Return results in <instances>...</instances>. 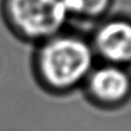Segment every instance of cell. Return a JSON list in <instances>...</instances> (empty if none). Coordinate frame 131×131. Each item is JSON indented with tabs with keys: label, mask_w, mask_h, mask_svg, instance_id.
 Masks as SVG:
<instances>
[{
	"label": "cell",
	"mask_w": 131,
	"mask_h": 131,
	"mask_svg": "<svg viewBox=\"0 0 131 131\" xmlns=\"http://www.w3.org/2000/svg\"><path fill=\"white\" fill-rule=\"evenodd\" d=\"M94 58L89 41L60 32L40 43L35 55V72L46 90L67 93L84 84L94 68Z\"/></svg>",
	"instance_id": "1"
},
{
	"label": "cell",
	"mask_w": 131,
	"mask_h": 131,
	"mask_svg": "<svg viewBox=\"0 0 131 131\" xmlns=\"http://www.w3.org/2000/svg\"><path fill=\"white\" fill-rule=\"evenodd\" d=\"M2 9L14 34L38 43L60 34L69 18L62 0H4Z\"/></svg>",
	"instance_id": "2"
},
{
	"label": "cell",
	"mask_w": 131,
	"mask_h": 131,
	"mask_svg": "<svg viewBox=\"0 0 131 131\" xmlns=\"http://www.w3.org/2000/svg\"><path fill=\"white\" fill-rule=\"evenodd\" d=\"M89 98L101 107H117L128 99L130 78L122 66L109 64L93 68L84 82Z\"/></svg>",
	"instance_id": "3"
},
{
	"label": "cell",
	"mask_w": 131,
	"mask_h": 131,
	"mask_svg": "<svg viewBox=\"0 0 131 131\" xmlns=\"http://www.w3.org/2000/svg\"><path fill=\"white\" fill-rule=\"evenodd\" d=\"M92 50L106 63L122 66L131 57V27L129 21L112 18L98 27L93 35Z\"/></svg>",
	"instance_id": "4"
},
{
	"label": "cell",
	"mask_w": 131,
	"mask_h": 131,
	"mask_svg": "<svg viewBox=\"0 0 131 131\" xmlns=\"http://www.w3.org/2000/svg\"><path fill=\"white\" fill-rule=\"evenodd\" d=\"M113 0H62L68 16L94 20L109 9Z\"/></svg>",
	"instance_id": "5"
}]
</instances>
